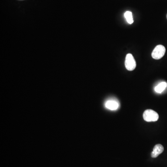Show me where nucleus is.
I'll return each mask as SVG.
<instances>
[{"label": "nucleus", "instance_id": "nucleus-2", "mask_svg": "<svg viewBox=\"0 0 167 167\" xmlns=\"http://www.w3.org/2000/svg\"><path fill=\"white\" fill-rule=\"evenodd\" d=\"M166 52V49L161 45H158L153 50L152 52V58L155 60H159L164 56Z\"/></svg>", "mask_w": 167, "mask_h": 167}, {"label": "nucleus", "instance_id": "nucleus-8", "mask_svg": "<svg viewBox=\"0 0 167 167\" xmlns=\"http://www.w3.org/2000/svg\"><path fill=\"white\" fill-rule=\"evenodd\" d=\"M19 1H23V0H19Z\"/></svg>", "mask_w": 167, "mask_h": 167}, {"label": "nucleus", "instance_id": "nucleus-4", "mask_svg": "<svg viewBox=\"0 0 167 167\" xmlns=\"http://www.w3.org/2000/svg\"><path fill=\"white\" fill-rule=\"evenodd\" d=\"M164 150V147L162 145L158 144L156 145L153 148V151L151 154V157L153 158H156L163 152Z\"/></svg>", "mask_w": 167, "mask_h": 167}, {"label": "nucleus", "instance_id": "nucleus-1", "mask_svg": "<svg viewBox=\"0 0 167 167\" xmlns=\"http://www.w3.org/2000/svg\"><path fill=\"white\" fill-rule=\"evenodd\" d=\"M143 118L145 121L148 122H156L158 120L159 115L157 112L152 110H146L144 112Z\"/></svg>", "mask_w": 167, "mask_h": 167}, {"label": "nucleus", "instance_id": "nucleus-5", "mask_svg": "<svg viewBox=\"0 0 167 167\" xmlns=\"http://www.w3.org/2000/svg\"><path fill=\"white\" fill-rule=\"evenodd\" d=\"M106 108L111 110H116L118 109L119 106V104L116 101L114 100H108L105 104Z\"/></svg>", "mask_w": 167, "mask_h": 167}, {"label": "nucleus", "instance_id": "nucleus-7", "mask_svg": "<svg viewBox=\"0 0 167 167\" xmlns=\"http://www.w3.org/2000/svg\"><path fill=\"white\" fill-rule=\"evenodd\" d=\"M124 17L127 21V23L130 24H132L133 23V19L132 14L131 12L126 11L124 14Z\"/></svg>", "mask_w": 167, "mask_h": 167}, {"label": "nucleus", "instance_id": "nucleus-3", "mask_svg": "<svg viewBox=\"0 0 167 167\" xmlns=\"http://www.w3.org/2000/svg\"><path fill=\"white\" fill-rule=\"evenodd\" d=\"M136 64L133 56L131 53L127 54L125 58V66L128 71H132L136 67Z\"/></svg>", "mask_w": 167, "mask_h": 167}, {"label": "nucleus", "instance_id": "nucleus-6", "mask_svg": "<svg viewBox=\"0 0 167 167\" xmlns=\"http://www.w3.org/2000/svg\"><path fill=\"white\" fill-rule=\"evenodd\" d=\"M167 86V83L165 82H162L160 83L155 88V91L156 93L161 94L166 89Z\"/></svg>", "mask_w": 167, "mask_h": 167}, {"label": "nucleus", "instance_id": "nucleus-9", "mask_svg": "<svg viewBox=\"0 0 167 167\" xmlns=\"http://www.w3.org/2000/svg\"></svg>", "mask_w": 167, "mask_h": 167}]
</instances>
